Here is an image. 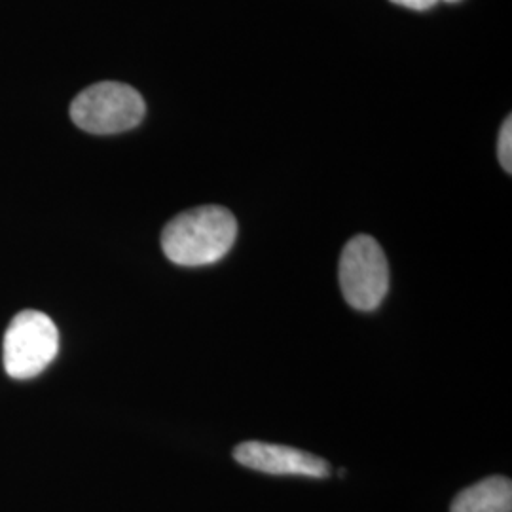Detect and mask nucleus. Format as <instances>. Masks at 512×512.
Segmentation results:
<instances>
[{"mask_svg":"<svg viewBox=\"0 0 512 512\" xmlns=\"http://www.w3.org/2000/svg\"><path fill=\"white\" fill-rule=\"evenodd\" d=\"M238 236L236 217L219 205L184 211L162 232L165 256L186 268L215 264L230 253Z\"/></svg>","mask_w":512,"mask_h":512,"instance_id":"obj_1","label":"nucleus"},{"mask_svg":"<svg viewBox=\"0 0 512 512\" xmlns=\"http://www.w3.org/2000/svg\"><path fill=\"white\" fill-rule=\"evenodd\" d=\"M338 277L353 310H376L389 289V266L380 243L370 236L349 239L340 256Z\"/></svg>","mask_w":512,"mask_h":512,"instance_id":"obj_4","label":"nucleus"},{"mask_svg":"<svg viewBox=\"0 0 512 512\" xmlns=\"http://www.w3.org/2000/svg\"><path fill=\"white\" fill-rule=\"evenodd\" d=\"M147 112L143 95L122 82H99L78 93L71 120L93 135H114L137 128Z\"/></svg>","mask_w":512,"mask_h":512,"instance_id":"obj_2","label":"nucleus"},{"mask_svg":"<svg viewBox=\"0 0 512 512\" xmlns=\"http://www.w3.org/2000/svg\"><path fill=\"white\" fill-rule=\"evenodd\" d=\"M444 2H459V0H444Z\"/></svg>","mask_w":512,"mask_h":512,"instance_id":"obj_9","label":"nucleus"},{"mask_svg":"<svg viewBox=\"0 0 512 512\" xmlns=\"http://www.w3.org/2000/svg\"><path fill=\"white\" fill-rule=\"evenodd\" d=\"M239 465L255 469L266 475L306 476V478H327L330 465L323 458L291 446L270 444L260 440L241 442L234 450Z\"/></svg>","mask_w":512,"mask_h":512,"instance_id":"obj_5","label":"nucleus"},{"mask_svg":"<svg viewBox=\"0 0 512 512\" xmlns=\"http://www.w3.org/2000/svg\"><path fill=\"white\" fill-rule=\"evenodd\" d=\"M59 332L54 321L35 310L18 313L4 336V368L14 380H31L57 357Z\"/></svg>","mask_w":512,"mask_h":512,"instance_id":"obj_3","label":"nucleus"},{"mask_svg":"<svg viewBox=\"0 0 512 512\" xmlns=\"http://www.w3.org/2000/svg\"><path fill=\"white\" fill-rule=\"evenodd\" d=\"M450 512H512V482L490 476L465 488L454 499Z\"/></svg>","mask_w":512,"mask_h":512,"instance_id":"obj_6","label":"nucleus"},{"mask_svg":"<svg viewBox=\"0 0 512 512\" xmlns=\"http://www.w3.org/2000/svg\"><path fill=\"white\" fill-rule=\"evenodd\" d=\"M497 156H499V164L511 175L512 173V118L509 116L501 131H499V143H497Z\"/></svg>","mask_w":512,"mask_h":512,"instance_id":"obj_7","label":"nucleus"},{"mask_svg":"<svg viewBox=\"0 0 512 512\" xmlns=\"http://www.w3.org/2000/svg\"><path fill=\"white\" fill-rule=\"evenodd\" d=\"M391 2H393V4H399V6H404V8H410V10L423 12V10L433 8L439 0H391Z\"/></svg>","mask_w":512,"mask_h":512,"instance_id":"obj_8","label":"nucleus"}]
</instances>
